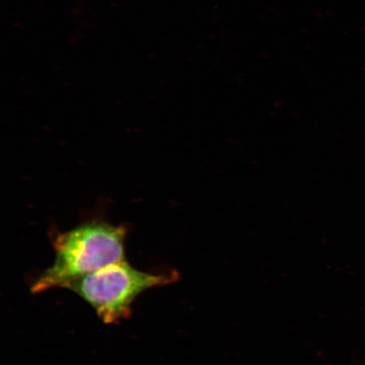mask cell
<instances>
[{
  "label": "cell",
  "mask_w": 365,
  "mask_h": 365,
  "mask_svg": "<svg viewBox=\"0 0 365 365\" xmlns=\"http://www.w3.org/2000/svg\"><path fill=\"white\" fill-rule=\"evenodd\" d=\"M127 230L103 221H91L58 232L52 245L56 258L31 284V293H43L125 261Z\"/></svg>",
  "instance_id": "6da1fadb"
},
{
  "label": "cell",
  "mask_w": 365,
  "mask_h": 365,
  "mask_svg": "<svg viewBox=\"0 0 365 365\" xmlns=\"http://www.w3.org/2000/svg\"><path fill=\"white\" fill-rule=\"evenodd\" d=\"M180 279V273L173 269L145 272L124 261L71 281L63 289L74 292L88 303L105 324H114L130 317L132 305L143 292Z\"/></svg>",
  "instance_id": "7a4b0ae2"
}]
</instances>
